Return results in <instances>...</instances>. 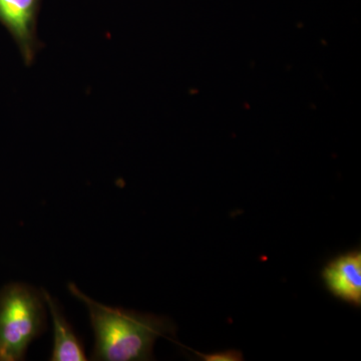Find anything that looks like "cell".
I'll list each match as a JSON object with an SVG mask.
<instances>
[{"instance_id": "6da1fadb", "label": "cell", "mask_w": 361, "mask_h": 361, "mask_svg": "<svg viewBox=\"0 0 361 361\" xmlns=\"http://www.w3.org/2000/svg\"><path fill=\"white\" fill-rule=\"evenodd\" d=\"M68 290L89 311L94 334L92 360H152L157 339L175 334V324L167 317L104 305L73 283L68 284Z\"/></svg>"}, {"instance_id": "7a4b0ae2", "label": "cell", "mask_w": 361, "mask_h": 361, "mask_svg": "<svg viewBox=\"0 0 361 361\" xmlns=\"http://www.w3.org/2000/svg\"><path fill=\"white\" fill-rule=\"evenodd\" d=\"M42 290L13 282L0 290V361H20L47 327Z\"/></svg>"}, {"instance_id": "3957f363", "label": "cell", "mask_w": 361, "mask_h": 361, "mask_svg": "<svg viewBox=\"0 0 361 361\" xmlns=\"http://www.w3.org/2000/svg\"><path fill=\"white\" fill-rule=\"evenodd\" d=\"M42 0H0V23L11 37L27 66L42 49L37 37V20Z\"/></svg>"}, {"instance_id": "277c9868", "label": "cell", "mask_w": 361, "mask_h": 361, "mask_svg": "<svg viewBox=\"0 0 361 361\" xmlns=\"http://www.w3.org/2000/svg\"><path fill=\"white\" fill-rule=\"evenodd\" d=\"M322 276L330 293L355 307L361 305V251L341 254L323 268Z\"/></svg>"}, {"instance_id": "5b68a950", "label": "cell", "mask_w": 361, "mask_h": 361, "mask_svg": "<svg viewBox=\"0 0 361 361\" xmlns=\"http://www.w3.org/2000/svg\"><path fill=\"white\" fill-rule=\"evenodd\" d=\"M45 303L51 312L54 324V348L51 361L87 360L84 344L66 319L61 304L44 289H42Z\"/></svg>"}, {"instance_id": "8992f818", "label": "cell", "mask_w": 361, "mask_h": 361, "mask_svg": "<svg viewBox=\"0 0 361 361\" xmlns=\"http://www.w3.org/2000/svg\"><path fill=\"white\" fill-rule=\"evenodd\" d=\"M201 355L204 360L213 361H236L243 360V355L240 351L228 350L222 351V353H212V355Z\"/></svg>"}]
</instances>
